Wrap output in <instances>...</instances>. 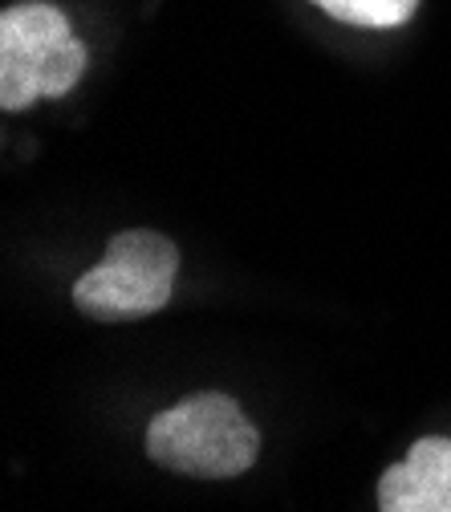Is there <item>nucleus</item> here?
Listing matches in <instances>:
<instances>
[{
    "label": "nucleus",
    "mask_w": 451,
    "mask_h": 512,
    "mask_svg": "<svg viewBox=\"0 0 451 512\" xmlns=\"http://www.w3.org/2000/svg\"><path fill=\"white\" fill-rule=\"evenodd\" d=\"M147 456L187 480H232L261 456V431L232 395L200 391L147 423Z\"/></svg>",
    "instance_id": "nucleus-1"
},
{
    "label": "nucleus",
    "mask_w": 451,
    "mask_h": 512,
    "mask_svg": "<svg viewBox=\"0 0 451 512\" xmlns=\"http://www.w3.org/2000/svg\"><path fill=\"white\" fill-rule=\"evenodd\" d=\"M86 74V45L74 37L70 17L29 0L0 17V106L9 114L61 98Z\"/></svg>",
    "instance_id": "nucleus-2"
},
{
    "label": "nucleus",
    "mask_w": 451,
    "mask_h": 512,
    "mask_svg": "<svg viewBox=\"0 0 451 512\" xmlns=\"http://www.w3.org/2000/svg\"><path fill=\"white\" fill-rule=\"evenodd\" d=\"M179 248L155 228L114 232L102 261L74 285V305L90 322H139L171 301Z\"/></svg>",
    "instance_id": "nucleus-3"
},
{
    "label": "nucleus",
    "mask_w": 451,
    "mask_h": 512,
    "mask_svg": "<svg viewBox=\"0 0 451 512\" xmlns=\"http://www.w3.org/2000/svg\"><path fill=\"white\" fill-rule=\"evenodd\" d=\"M378 512H451V439L423 435L378 476Z\"/></svg>",
    "instance_id": "nucleus-4"
},
{
    "label": "nucleus",
    "mask_w": 451,
    "mask_h": 512,
    "mask_svg": "<svg viewBox=\"0 0 451 512\" xmlns=\"http://www.w3.org/2000/svg\"><path fill=\"white\" fill-rule=\"evenodd\" d=\"M326 17L358 29H395L407 25L419 9V0H309Z\"/></svg>",
    "instance_id": "nucleus-5"
}]
</instances>
